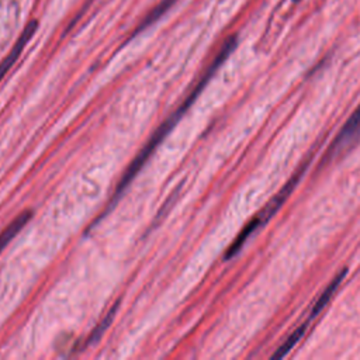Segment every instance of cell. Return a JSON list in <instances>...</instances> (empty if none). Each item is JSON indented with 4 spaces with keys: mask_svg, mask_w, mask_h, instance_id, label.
<instances>
[{
    "mask_svg": "<svg viewBox=\"0 0 360 360\" xmlns=\"http://www.w3.org/2000/svg\"><path fill=\"white\" fill-rule=\"evenodd\" d=\"M31 218V211H24L21 212L17 218H14L7 228L0 233V252L10 243V240L24 228V225L28 222Z\"/></svg>",
    "mask_w": 360,
    "mask_h": 360,
    "instance_id": "obj_6",
    "label": "cell"
},
{
    "mask_svg": "<svg viewBox=\"0 0 360 360\" xmlns=\"http://www.w3.org/2000/svg\"><path fill=\"white\" fill-rule=\"evenodd\" d=\"M117 304H118V302H117ZM117 304L110 309V312L103 318V321H101V322L96 326V329L89 335V338H87V340H86V345H90V343H93L94 340H97V339L103 335V332L108 328V325L111 323V321H112V318H114L115 309H117V307H118Z\"/></svg>",
    "mask_w": 360,
    "mask_h": 360,
    "instance_id": "obj_9",
    "label": "cell"
},
{
    "mask_svg": "<svg viewBox=\"0 0 360 360\" xmlns=\"http://www.w3.org/2000/svg\"><path fill=\"white\" fill-rule=\"evenodd\" d=\"M197 93L193 90L188 97L184 100V103L180 105V108L173 112L165 122H162V125L155 131V134L150 136V139L148 141V143L141 149V152L136 155V158L132 160V163L127 167L125 173L122 174L121 180L118 181V186L115 188V193L112 195V198L110 200V207H112L117 200L121 197V194L125 191V188L129 186V183L134 180V177L138 174V172L142 169V166L146 163V160L149 159V156L152 155V152L156 149V146H159V143L163 141V138L170 132V129L176 125V122L180 120V117L186 112V110L193 104V101L197 98Z\"/></svg>",
    "mask_w": 360,
    "mask_h": 360,
    "instance_id": "obj_1",
    "label": "cell"
},
{
    "mask_svg": "<svg viewBox=\"0 0 360 360\" xmlns=\"http://www.w3.org/2000/svg\"><path fill=\"white\" fill-rule=\"evenodd\" d=\"M292 1H294V3H298V1H300V0H292Z\"/></svg>",
    "mask_w": 360,
    "mask_h": 360,
    "instance_id": "obj_10",
    "label": "cell"
},
{
    "mask_svg": "<svg viewBox=\"0 0 360 360\" xmlns=\"http://www.w3.org/2000/svg\"><path fill=\"white\" fill-rule=\"evenodd\" d=\"M176 1H177V0H162V1H159V3L148 13V15L142 20V22L138 25V28L135 30V32L138 34V32L143 31L146 27H149L150 24H153L156 20H159L172 6H174Z\"/></svg>",
    "mask_w": 360,
    "mask_h": 360,
    "instance_id": "obj_7",
    "label": "cell"
},
{
    "mask_svg": "<svg viewBox=\"0 0 360 360\" xmlns=\"http://www.w3.org/2000/svg\"><path fill=\"white\" fill-rule=\"evenodd\" d=\"M346 273H347V269H342V271H340L338 276H335V277H333V280L328 284V287L323 290V292L318 297V300L315 301V304L312 305V309H311V312H309L308 322H311L315 316H318V314H319V312L326 307V304L330 301V298H332V297H333V294L336 292L338 287L340 285L342 280L345 278Z\"/></svg>",
    "mask_w": 360,
    "mask_h": 360,
    "instance_id": "obj_5",
    "label": "cell"
},
{
    "mask_svg": "<svg viewBox=\"0 0 360 360\" xmlns=\"http://www.w3.org/2000/svg\"><path fill=\"white\" fill-rule=\"evenodd\" d=\"M308 321L305 322V323H302L301 326H298L288 338H287V340L273 353V359H280V357H284L300 340H301V338H304V333L307 332V328H308Z\"/></svg>",
    "mask_w": 360,
    "mask_h": 360,
    "instance_id": "obj_8",
    "label": "cell"
},
{
    "mask_svg": "<svg viewBox=\"0 0 360 360\" xmlns=\"http://www.w3.org/2000/svg\"><path fill=\"white\" fill-rule=\"evenodd\" d=\"M360 134V105L354 110V112L350 115V118L346 121V124L342 127L340 132L335 138L330 153H336L340 149L346 148L354 138H357Z\"/></svg>",
    "mask_w": 360,
    "mask_h": 360,
    "instance_id": "obj_4",
    "label": "cell"
},
{
    "mask_svg": "<svg viewBox=\"0 0 360 360\" xmlns=\"http://www.w3.org/2000/svg\"><path fill=\"white\" fill-rule=\"evenodd\" d=\"M38 28V21L32 20L30 21L25 28L22 30V32L20 34L18 39L15 41V44L13 45V48L10 49V52L7 53V56L0 62V82L1 79L6 76V73L13 68V65L17 62V59L20 58V55L22 53L25 45H28V42L31 41V38L34 37L35 31Z\"/></svg>",
    "mask_w": 360,
    "mask_h": 360,
    "instance_id": "obj_3",
    "label": "cell"
},
{
    "mask_svg": "<svg viewBox=\"0 0 360 360\" xmlns=\"http://www.w3.org/2000/svg\"><path fill=\"white\" fill-rule=\"evenodd\" d=\"M308 163H309V160L305 163V165H302L288 180H287V183L283 186V188H280L278 191H277V194L246 224V226L239 232V235L235 238V240L231 243V246L228 248V250H226V253H225V260H228V259H231V257H233L240 249H242V246H243V243L248 240V238L255 232V231H257L259 228H262L263 225H266L267 224V221L278 211V208L284 204V201L288 198V195L292 193V190L295 188V186L298 184V181H300V179H301V176L305 173V170H307V167H308Z\"/></svg>",
    "mask_w": 360,
    "mask_h": 360,
    "instance_id": "obj_2",
    "label": "cell"
}]
</instances>
